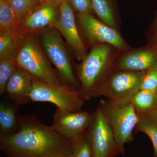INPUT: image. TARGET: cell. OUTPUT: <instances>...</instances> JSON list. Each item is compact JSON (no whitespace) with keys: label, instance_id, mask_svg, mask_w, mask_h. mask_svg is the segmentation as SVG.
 Returning a JSON list of instances; mask_svg holds the SVG:
<instances>
[{"label":"cell","instance_id":"6da1fadb","mask_svg":"<svg viewBox=\"0 0 157 157\" xmlns=\"http://www.w3.org/2000/svg\"><path fill=\"white\" fill-rule=\"evenodd\" d=\"M0 149L9 157H55L72 154L71 140L52 126L42 123L35 114L20 116L17 131L0 136Z\"/></svg>","mask_w":157,"mask_h":157},{"label":"cell","instance_id":"7a4b0ae2","mask_svg":"<svg viewBox=\"0 0 157 157\" xmlns=\"http://www.w3.org/2000/svg\"><path fill=\"white\" fill-rule=\"evenodd\" d=\"M119 51L109 44L91 47L86 57L77 67L79 91L85 100L98 97V93L112 70Z\"/></svg>","mask_w":157,"mask_h":157},{"label":"cell","instance_id":"3957f363","mask_svg":"<svg viewBox=\"0 0 157 157\" xmlns=\"http://www.w3.org/2000/svg\"><path fill=\"white\" fill-rule=\"evenodd\" d=\"M18 67L46 84L63 85L40 42L39 34H26L15 56Z\"/></svg>","mask_w":157,"mask_h":157},{"label":"cell","instance_id":"277c9868","mask_svg":"<svg viewBox=\"0 0 157 157\" xmlns=\"http://www.w3.org/2000/svg\"><path fill=\"white\" fill-rule=\"evenodd\" d=\"M39 38L46 56L55 67L62 85L79 91L69 46L59 31L55 27L48 29L39 34Z\"/></svg>","mask_w":157,"mask_h":157},{"label":"cell","instance_id":"5b68a950","mask_svg":"<svg viewBox=\"0 0 157 157\" xmlns=\"http://www.w3.org/2000/svg\"><path fill=\"white\" fill-rule=\"evenodd\" d=\"M146 72L112 70L99 90L98 97H107L115 106L128 105L140 90Z\"/></svg>","mask_w":157,"mask_h":157},{"label":"cell","instance_id":"8992f818","mask_svg":"<svg viewBox=\"0 0 157 157\" xmlns=\"http://www.w3.org/2000/svg\"><path fill=\"white\" fill-rule=\"evenodd\" d=\"M76 16L83 39L91 47L109 44L120 52L130 48L118 30L97 19L92 13L76 14Z\"/></svg>","mask_w":157,"mask_h":157},{"label":"cell","instance_id":"52a82bcc","mask_svg":"<svg viewBox=\"0 0 157 157\" xmlns=\"http://www.w3.org/2000/svg\"><path fill=\"white\" fill-rule=\"evenodd\" d=\"M30 97L32 102H49L57 108L72 113L81 112L85 101L77 90L46 84L35 78Z\"/></svg>","mask_w":157,"mask_h":157},{"label":"cell","instance_id":"ba28073f","mask_svg":"<svg viewBox=\"0 0 157 157\" xmlns=\"http://www.w3.org/2000/svg\"><path fill=\"white\" fill-rule=\"evenodd\" d=\"M99 106L112 128L117 147L121 149L127 142L132 140L133 129L138 121V113L132 102L119 107L101 100Z\"/></svg>","mask_w":157,"mask_h":157},{"label":"cell","instance_id":"9c48e42d","mask_svg":"<svg viewBox=\"0 0 157 157\" xmlns=\"http://www.w3.org/2000/svg\"><path fill=\"white\" fill-rule=\"evenodd\" d=\"M55 28L65 38L76 59L83 60L88 52L74 10L68 0H65L59 6V15Z\"/></svg>","mask_w":157,"mask_h":157},{"label":"cell","instance_id":"30bf717a","mask_svg":"<svg viewBox=\"0 0 157 157\" xmlns=\"http://www.w3.org/2000/svg\"><path fill=\"white\" fill-rule=\"evenodd\" d=\"M87 132L95 156L109 157L117 147L112 128L99 106L92 116Z\"/></svg>","mask_w":157,"mask_h":157},{"label":"cell","instance_id":"8fae6325","mask_svg":"<svg viewBox=\"0 0 157 157\" xmlns=\"http://www.w3.org/2000/svg\"><path fill=\"white\" fill-rule=\"evenodd\" d=\"M112 70L146 72L157 70V49L147 45L120 52L113 64Z\"/></svg>","mask_w":157,"mask_h":157},{"label":"cell","instance_id":"7c38bea8","mask_svg":"<svg viewBox=\"0 0 157 157\" xmlns=\"http://www.w3.org/2000/svg\"><path fill=\"white\" fill-rule=\"evenodd\" d=\"M92 116L86 111L72 113L57 108L52 127L62 136L71 140L87 131Z\"/></svg>","mask_w":157,"mask_h":157},{"label":"cell","instance_id":"4fadbf2b","mask_svg":"<svg viewBox=\"0 0 157 157\" xmlns=\"http://www.w3.org/2000/svg\"><path fill=\"white\" fill-rule=\"evenodd\" d=\"M59 15V6L52 1L42 3L21 21V28L26 34H40L55 27Z\"/></svg>","mask_w":157,"mask_h":157},{"label":"cell","instance_id":"5bb4252c","mask_svg":"<svg viewBox=\"0 0 157 157\" xmlns=\"http://www.w3.org/2000/svg\"><path fill=\"white\" fill-rule=\"evenodd\" d=\"M33 78L30 73L17 67L6 84L5 94L7 98L18 106L32 102L30 95Z\"/></svg>","mask_w":157,"mask_h":157},{"label":"cell","instance_id":"9a60e30c","mask_svg":"<svg viewBox=\"0 0 157 157\" xmlns=\"http://www.w3.org/2000/svg\"><path fill=\"white\" fill-rule=\"evenodd\" d=\"M19 106L9 99L0 102V136L13 134L18 129L20 115Z\"/></svg>","mask_w":157,"mask_h":157},{"label":"cell","instance_id":"2e32d148","mask_svg":"<svg viewBox=\"0 0 157 157\" xmlns=\"http://www.w3.org/2000/svg\"><path fill=\"white\" fill-rule=\"evenodd\" d=\"M25 34L22 30L15 32L0 33V60L15 57Z\"/></svg>","mask_w":157,"mask_h":157},{"label":"cell","instance_id":"e0dca14e","mask_svg":"<svg viewBox=\"0 0 157 157\" xmlns=\"http://www.w3.org/2000/svg\"><path fill=\"white\" fill-rule=\"evenodd\" d=\"M21 20L5 0H0V33L21 30Z\"/></svg>","mask_w":157,"mask_h":157},{"label":"cell","instance_id":"ac0fdd59","mask_svg":"<svg viewBox=\"0 0 157 157\" xmlns=\"http://www.w3.org/2000/svg\"><path fill=\"white\" fill-rule=\"evenodd\" d=\"M92 1L95 12L99 19L107 25L118 30V23L111 0Z\"/></svg>","mask_w":157,"mask_h":157},{"label":"cell","instance_id":"d6986e66","mask_svg":"<svg viewBox=\"0 0 157 157\" xmlns=\"http://www.w3.org/2000/svg\"><path fill=\"white\" fill-rule=\"evenodd\" d=\"M138 114L147 113L157 108V92L140 90L132 101Z\"/></svg>","mask_w":157,"mask_h":157},{"label":"cell","instance_id":"ffe728a7","mask_svg":"<svg viewBox=\"0 0 157 157\" xmlns=\"http://www.w3.org/2000/svg\"><path fill=\"white\" fill-rule=\"evenodd\" d=\"M70 140L72 145V157H92V148L87 131Z\"/></svg>","mask_w":157,"mask_h":157},{"label":"cell","instance_id":"44dd1931","mask_svg":"<svg viewBox=\"0 0 157 157\" xmlns=\"http://www.w3.org/2000/svg\"><path fill=\"white\" fill-rule=\"evenodd\" d=\"M21 20L29 16L42 3L37 0H5Z\"/></svg>","mask_w":157,"mask_h":157},{"label":"cell","instance_id":"7402d4cb","mask_svg":"<svg viewBox=\"0 0 157 157\" xmlns=\"http://www.w3.org/2000/svg\"><path fill=\"white\" fill-rule=\"evenodd\" d=\"M138 114L137 128L150 138L157 156V124L148 113Z\"/></svg>","mask_w":157,"mask_h":157},{"label":"cell","instance_id":"603a6c76","mask_svg":"<svg viewBox=\"0 0 157 157\" xmlns=\"http://www.w3.org/2000/svg\"><path fill=\"white\" fill-rule=\"evenodd\" d=\"M17 68L15 57L0 60V94H5L6 84Z\"/></svg>","mask_w":157,"mask_h":157},{"label":"cell","instance_id":"cb8c5ba5","mask_svg":"<svg viewBox=\"0 0 157 157\" xmlns=\"http://www.w3.org/2000/svg\"><path fill=\"white\" fill-rule=\"evenodd\" d=\"M140 90L157 92V70L146 71Z\"/></svg>","mask_w":157,"mask_h":157},{"label":"cell","instance_id":"d4e9b609","mask_svg":"<svg viewBox=\"0 0 157 157\" xmlns=\"http://www.w3.org/2000/svg\"><path fill=\"white\" fill-rule=\"evenodd\" d=\"M76 14H96L92 0H68Z\"/></svg>","mask_w":157,"mask_h":157},{"label":"cell","instance_id":"484cf974","mask_svg":"<svg viewBox=\"0 0 157 157\" xmlns=\"http://www.w3.org/2000/svg\"><path fill=\"white\" fill-rule=\"evenodd\" d=\"M147 44L157 49V23L153 21L146 32Z\"/></svg>","mask_w":157,"mask_h":157},{"label":"cell","instance_id":"4316f807","mask_svg":"<svg viewBox=\"0 0 157 157\" xmlns=\"http://www.w3.org/2000/svg\"><path fill=\"white\" fill-rule=\"evenodd\" d=\"M147 113L155 121V122L157 124V108L153 109V110H152V111Z\"/></svg>","mask_w":157,"mask_h":157},{"label":"cell","instance_id":"83f0119b","mask_svg":"<svg viewBox=\"0 0 157 157\" xmlns=\"http://www.w3.org/2000/svg\"><path fill=\"white\" fill-rule=\"evenodd\" d=\"M51 1L56 5L59 6L65 0H51Z\"/></svg>","mask_w":157,"mask_h":157},{"label":"cell","instance_id":"f1b7e54d","mask_svg":"<svg viewBox=\"0 0 157 157\" xmlns=\"http://www.w3.org/2000/svg\"><path fill=\"white\" fill-rule=\"evenodd\" d=\"M55 157H72V155H63Z\"/></svg>","mask_w":157,"mask_h":157},{"label":"cell","instance_id":"f546056e","mask_svg":"<svg viewBox=\"0 0 157 157\" xmlns=\"http://www.w3.org/2000/svg\"><path fill=\"white\" fill-rule=\"evenodd\" d=\"M37 1H39L40 2L43 3L45 2H49V1H51V0H37Z\"/></svg>","mask_w":157,"mask_h":157},{"label":"cell","instance_id":"4dcf8cb0","mask_svg":"<svg viewBox=\"0 0 157 157\" xmlns=\"http://www.w3.org/2000/svg\"><path fill=\"white\" fill-rule=\"evenodd\" d=\"M153 22L157 23V11L156 13L155 17V18Z\"/></svg>","mask_w":157,"mask_h":157},{"label":"cell","instance_id":"1f68e13d","mask_svg":"<svg viewBox=\"0 0 157 157\" xmlns=\"http://www.w3.org/2000/svg\"><path fill=\"white\" fill-rule=\"evenodd\" d=\"M92 157H96V156H94V155H93V154Z\"/></svg>","mask_w":157,"mask_h":157}]
</instances>
